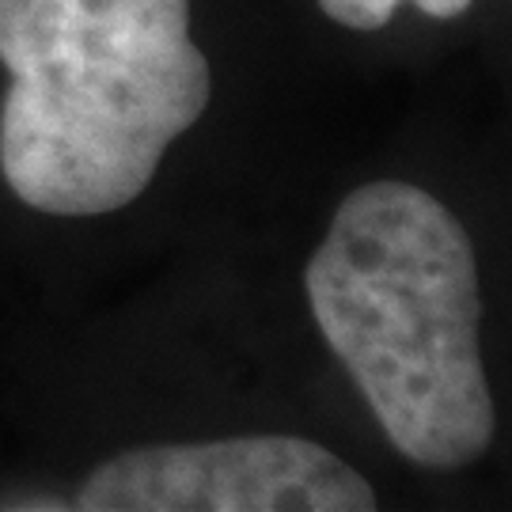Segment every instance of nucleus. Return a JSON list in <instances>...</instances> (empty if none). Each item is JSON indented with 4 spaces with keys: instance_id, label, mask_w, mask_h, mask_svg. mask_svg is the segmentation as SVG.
Wrapping results in <instances>:
<instances>
[{
    "instance_id": "4",
    "label": "nucleus",
    "mask_w": 512,
    "mask_h": 512,
    "mask_svg": "<svg viewBox=\"0 0 512 512\" xmlns=\"http://www.w3.org/2000/svg\"><path fill=\"white\" fill-rule=\"evenodd\" d=\"M425 16L433 19H452L459 12H467L471 0H414ZM319 8L327 12L334 23L353 27V31H376L387 19L395 16L399 0H319Z\"/></svg>"
},
{
    "instance_id": "2",
    "label": "nucleus",
    "mask_w": 512,
    "mask_h": 512,
    "mask_svg": "<svg viewBox=\"0 0 512 512\" xmlns=\"http://www.w3.org/2000/svg\"><path fill=\"white\" fill-rule=\"evenodd\" d=\"M304 285L323 338L406 459L452 471L490 448L475 247L448 205L410 183L357 186Z\"/></svg>"
},
{
    "instance_id": "1",
    "label": "nucleus",
    "mask_w": 512,
    "mask_h": 512,
    "mask_svg": "<svg viewBox=\"0 0 512 512\" xmlns=\"http://www.w3.org/2000/svg\"><path fill=\"white\" fill-rule=\"evenodd\" d=\"M0 171L23 205L103 217L209 107L190 0H0Z\"/></svg>"
},
{
    "instance_id": "3",
    "label": "nucleus",
    "mask_w": 512,
    "mask_h": 512,
    "mask_svg": "<svg viewBox=\"0 0 512 512\" xmlns=\"http://www.w3.org/2000/svg\"><path fill=\"white\" fill-rule=\"evenodd\" d=\"M84 512H368L376 494L346 459L304 437L156 444L99 463Z\"/></svg>"
}]
</instances>
